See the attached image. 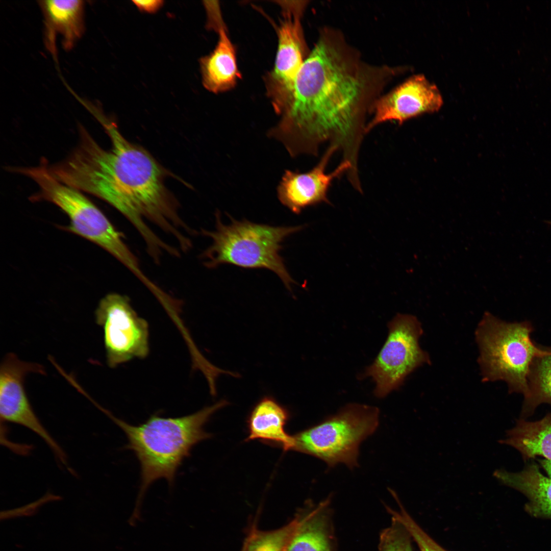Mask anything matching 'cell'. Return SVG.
<instances>
[{
  "instance_id": "cell-1",
  "label": "cell",
  "mask_w": 551,
  "mask_h": 551,
  "mask_svg": "<svg viewBox=\"0 0 551 551\" xmlns=\"http://www.w3.org/2000/svg\"><path fill=\"white\" fill-rule=\"evenodd\" d=\"M407 69L365 61L339 30L324 28L297 74L290 104L267 135L292 157L336 147L359 174L367 116L388 84Z\"/></svg>"
},
{
  "instance_id": "cell-2",
  "label": "cell",
  "mask_w": 551,
  "mask_h": 551,
  "mask_svg": "<svg viewBox=\"0 0 551 551\" xmlns=\"http://www.w3.org/2000/svg\"><path fill=\"white\" fill-rule=\"evenodd\" d=\"M90 111L110 137L111 149H104L81 128L77 146L55 164L56 178L116 209L136 230L155 263L172 254L174 247L147 221L172 237L180 249H188L195 232L181 218L178 204L165 185L167 171L148 152L126 139L116 123L98 108Z\"/></svg>"
},
{
  "instance_id": "cell-3",
  "label": "cell",
  "mask_w": 551,
  "mask_h": 551,
  "mask_svg": "<svg viewBox=\"0 0 551 551\" xmlns=\"http://www.w3.org/2000/svg\"><path fill=\"white\" fill-rule=\"evenodd\" d=\"M228 404L222 399L196 412L178 417H162L157 412L137 425L99 407L124 433L128 440L125 448L132 450L139 462L141 482L136 510L146 490L157 480L164 479L169 486H173L179 468L190 456L193 447L212 437L205 431L206 423L216 411Z\"/></svg>"
},
{
  "instance_id": "cell-4",
  "label": "cell",
  "mask_w": 551,
  "mask_h": 551,
  "mask_svg": "<svg viewBox=\"0 0 551 551\" xmlns=\"http://www.w3.org/2000/svg\"><path fill=\"white\" fill-rule=\"evenodd\" d=\"M16 172L30 178L38 186L31 196L33 202L45 201L60 208L70 223L63 228L99 246L119 261L142 283L148 277L137 257L124 240V237L106 216L82 191L56 179L50 172L45 159L36 167H17Z\"/></svg>"
},
{
  "instance_id": "cell-5",
  "label": "cell",
  "mask_w": 551,
  "mask_h": 551,
  "mask_svg": "<svg viewBox=\"0 0 551 551\" xmlns=\"http://www.w3.org/2000/svg\"><path fill=\"white\" fill-rule=\"evenodd\" d=\"M230 218L231 223L224 224L217 212L216 229L202 230L201 234L212 241L201 256L204 265L213 268L228 263L246 268H266L275 272L291 291V285L294 281L279 252L282 242L303 226L273 227Z\"/></svg>"
},
{
  "instance_id": "cell-6",
  "label": "cell",
  "mask_w": 551,
  "mask_h": 551,
  "mask_svg": "<svg viewBox=\"0 0 551 551\" xmlns=\"http://www.w3.org/2000/svg\"><path fill=\"white\" fill-rule=\"evenodd\" d=\"M530 322H507L486 312L475 331L483 380L503 381L510 393L527 395L531 364L544 351L532 340Z\"/></svg>"
},
{
  "instance_id": "cell-7",
  "label": "cell",
  "mask_w": 551,
  "mask_h": 551,
  "mask_svg": "<svg viewBox=\"0 0 551 551\" xmlns=\"http://www.w3.org/2000/svg\"><path fill=\"white\" fill-rule=\"evenodd\" d=\"M378 408L350 404L319 423L292 436L294 450L310 455L330 467L344 464L358 466L361 443L372 435L379 423Z\"/></svg>"
},
{
  "instance_id": "cell-8",
  "label": "cell",
  "mask_w": 551,
  "mask_h": 551,
  "mask_svg": "<svg viewBox=\"0 0 551 551\" xmlns=\"http://www.w3.org/2000/svg\"><path fill=\"white\" fill-rule=\"evenodd\" d=\"M388 328L384 346L364 374L374 382V393L380 398L399 388L416 368L430 363L429 356L419 344L422 329L415 316L398 314Z\"/></svg>"
},
{
  "instance_id": "cell-9",
  "label": "cell",
  "mask_w": 551,
  "mask_h": 551,
  "mask_svg": "<svg viewBox=\"0 0 551 551\" xmlns=\"http://www.w3.org/2000/svg\"><path fill=\"white\" fill-rule=\"evenodd\" d=\"M95 316L96 323L103 330L107 363L110 367L147 356L148 324L133 309L128 296L114 292L107 294L99 301Z\"/></svg>"
},
{
  "instance_id": "cell-10",
  "label": "cell",
  "mask_w": 551,
  "mask_h": 551,
  "mask_svg": "<svg viewBox=\"0 0 551 551\" xmlns=\"http://www.w3.org/2000/svg\"><path fill=\"white\" fill-rule=\"evenodd\" d=\"M277 3L282 10V18L274 66L267 78L266 87L274 111L280 115L292 101L295 80L307 56L301 20L307 1Z\"/></svg>"
},
{
  "instance_id": "cell-11",
  "label": "cell",
  "mask_w": 551,
  "mask_h": 551,
  "mask_svg": "<svg viewBox=\"0 0 551 551\" xmlns=\"http://www.w3.org/2000/svg\"><path fill=\"white\" fill-rule=\"evenodd\" d=\"M30 373L45 375V370L40 364L21 360L13 353L5 356L0 368L1 420L30 430L43 440L58 460H63L65 453L41 423L27 396L24 381Z\"/></svg>"
},
{
  "instance_id": "cell-12",
  "label": "cell",
  "mask_w": 551,
  "mask_h": 551,
  "mask_svg": "<svg viewBox=\"0 0 551 551\" xmlns=\"http://www.w3.org/2000/svg\"><path fill=\"white\" fill-rule=\"evenodd\" d=\"M337 152L336 147L327 148L318 163L308 171L285 170L277 188L281 204L297 214L310 206L322 203L330 204L329 189L335 179L344 174L347 175L353 187L362 192L360 179L355 175L349 161L342 160L333 171L327 172L330 159Z\"/></svg>"
},
{
  "instance_id": "cell-13",
  "label": "cell",
  "mask_w": 551,
  "mask_h": 551,
  "mask_svg": "<svg viewBox=\"0 0 551 551\" xmlns=\"http://www.w3.org/2000/svg\"><path fill=\"white\" fill-rule=\"evenodd\" d=\"M442 105V97L435 84L422 74L413 76L377 100L366 134L387 121L401 124L412 118L434 113Z\"/></svg>"
},
{
  "instance_id": "cell-14",
  "label": "cell",
  "mask_w": 551,
  "mask_h": 551,
  "mask_svg": "<svg viewBox=\"0 0 551 551\" xmlns=\"http://www.w3.org/2000/svg\"><path fill=\"white\" fill-rule=\"evenodd\" d=\"M332 494L319 503L307 500L294 515L296 525L284 551H337Z\"/></svg>"
},
{
  "instance_id": "cell-15",
  "label": "cell",
  "mask_w": 551,
  "mask_h": 551,
  "mask_svg": "<svg viewBox=\"0 0 551 551\" xmlns=\"http://www.w3.org/2000/svg\"><path fill=\"white\" fill-rule=\"evenodd\" d=\"M209 28L217 30L219 40L214 51L200 59L204 86L208 91L218 93L233 88L240 78L235 48L228 35L220 10L208 15Z\"/></svg>"
},
{
  "instance_id": "cell-16",
  "label": "cell",
  "mask_w": 551,
  "mask_h": 551,
  "mask_svg": "<svg viewBox=\"0 0 551 551\" xmlns=\"http://www.w3.org/2000/svg\"><path fill=\"white\" fill-rule=\"evenodd\" d=\"M39 4L44 17L45 42L49 51L56 54L57 34L62 36L64 49H71L84 31V2L47 0L40 1Z\"/></svg>"
},
{
  "instance_id": "cell-17",
  "label": "cell",
  "mask_w": 551,
  "mask_h": 551,
  "mask_svg": "<svg viewBox=\"0 0 551 551\" xmlns=\"http://www.w3.org/2000/svg\"><path fill=\"white\" fill-rule=\"evenodd\" d=\"M493 475L501 484L525 496L524 509L531 516L551 519V479L541 472L538 465L530 463L517 472L498 469Z\"/></svg>"
},
{
  "instance_id": "cell-18",
  "label": "cell",
  "mask_w": 551,
  "mask_h": 551,
  "mask_svg": "<svg viewBox=\"0 0 551 551\" xmlns=\"http://www.w3.org/2000/svg\"><path fill=\"white\" fill-rule=\"evenodd\" d=\"M289 419L287 409L273 397L264 396L254 406L247 419L248 436L246 441L259 440L293 449V438L285 430Z\"/></svg>"
},
{
  "instance_id": "cell-19",
  "label": "cell",
  "mask_w": 551,
  "mask_h": 551,
  "mask_svg": "<svg viewBox=\"0 0 551 551\" xmlns=\"http://www.w3.org/2000/svg\"><path fill=\"white\" fill-rule=\"evenodd\" d=\"M498 442L516 449L524 460L541 457L551 461V412L535 421L517 420Z\"/></svg>"
},
{
  "instance_id": "cell-20",
  "label": "cell",
  "mask_w": 551,
  "mask_h": 551,
  "mask_svg": "<svg viewBox=\"0 0 551 551\" xmlns=\"http://www.w3.org/2000/svg\"><path fill=\"white\" fill-rule=\"evenodd\" d=\"M528 392L523 397L521 418L531 415L541 404L551 405V347L533 361L528 375Z\"/></svg>"
},
{
  "instance_id": "cell-21",
  "label": "cell",
  "mask_w": 551,
  "mask_h": 551,
  "mask_svg": "<svg viewBox=\"0 0 551 551\" xmlns=\"http://www.w3.org/2000/svg\"><path fill=\"white\" fill-rule=\"evenodd\" d=\"M296 523L294 516L286 524L272 530H262L253 524L241 551H284Z\"/></svg>"
},
{
  "instance_id": "cell-22",
  "label": "cell",
  "mask_w": 551,
  "mask_h": 551,
  "mask_svg": "<svg viewBox=\"0 0 551 551\" xmlns=\"http://www.w3.org/2000/svg\"><path fill=\"white\" fill-rule=\"evenodd\" d=\"M399 511L386 507L391 517L400 522L407 529L420 551H447L431 537L412 518L403 507L398 497L395 498Z\"/></svg>"
},
{
  "instance_id": "cell-23",
  "label": "cell",
  "mask_w": 551,
  "mask_h": 551,
  "mask_svg": "<svg viewBox=\"0 0 551 551\" xmlns=\"http://www.w3.org/2000/svg\"><path fill=\"white\" fill-rule=\"evenodd\" d=\"M412 539L405 526L391 517L390 525L380 532L378 551H413Z\"/></svg>"
},
{
  "instance_id": "cell-24",
  "label": "cell",
  "mask_w": 551,
  "mask_h": 551,
  "mask_svg": "<svg viewBox=\"0 0 551 551\" xmlns=\"http://www.w3.org/2000/svg\"><path fill=\"white\" fill-rule=\"evenodd\" d=\"M132 2L140 11L147 13L157 12L164 4V1L161 0L133 1Z\"/></svg>"
},
{
  "instance_id": "cell-25",
  "label": "cell",
  "mask_w": 551,
  "mask_h": 551,
  "mask_svg": "<svg viewBox=\"0 0 551 551\" xmlns=\"http://www.w3.org/2000/svg\"><path fill=\"white\" fill-rule=\"evenodd\" d=\"M542 468L548 475V477L551 479V461L545 459L539 460Z\"/></svg>"
},
{
  "instance_id": "cell-26",
  "label": "cell",
  "mask_w": 551,
  "mask_h": 551,
  "mask_svg": "<svg viewBox=\"0 0 551 551\" xmlns=\"http://www.w3.org/2000/svg\"><path fill=\"white\" fill-rule=\"evenodd\" d=\"M548 223L551 224V221L548 222Z\"/></svg>"
}]
</instances>
